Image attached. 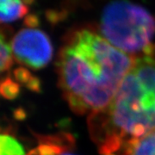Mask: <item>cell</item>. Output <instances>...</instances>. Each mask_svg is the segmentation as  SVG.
I'll list each match as a JSON object with an SVG mask.
<instances>
[{"label":"cell","mask_w":155,"mask_h":155,"mask_svg":"<svg viewBox=\"0 0 155 155\" xmlns=\"http://www.w3.org/2000/svg\"><path fill=\"white\" fill-rule=\"evenodd\" d=\"M0 92L4 98L7 100H14L21 93V87L17 81L8 77L1 81Z\"/></svg>","instance_id":"9"},{"label":"cell","mask_w":155,"mask_h":155,"mask_svg":"<svg viewBox=\"0 0 155 155\" xmlns=\"http://www.w3.org/2000/svg\"><path fill=\"white\" fill-rule=\"evenodd\" d=\"M14 56L12 53V48L9 41L6 40L5 35H1V63L0 70L1 72L10 70L14 63Z\"/></svg>","instance_id":"8"},{"label":"cell","mask_w":155,"mask_h":155,"mask_svg":"<svg viewBox=\"0 0 155 155\" xmlns=\"http://www.w3.org/2000/svg\"><path fill=\"white\" fill-rule=\"evenodd\" d=\"M25 87L33 92L40 93L41 91V82L39 78L33 76L32 78L28 81V83L25 85Z\"/></svg>","instance_id":"11"},{"label":"cell","mask_w":155,"mask_h":155,"mask_svg":"<svg viewBox=\"0 0 155 155\" xmlns=\"http://www.w3.org/2000/svg\"><path fill=\"white\" fill-rule=\"evenodd\" d=\"M61 155H72V154H70V153H62Z\"/></svg>","instance_id":"14"},{"label":"cell","mask_w":155,"mask_h":155,"mask_svg":"<svg viewBox=\"0 0 155 155\" xmlns=\"http://www.w3.org/2000/svg\"><path fill=\"white\" fill-rule=\"evenodd\" d=\"M0 155H25L19 141L9 134H1Z\"/></svg>","instance_id":"7"},{"label":"cell","mask_w":155,"mask_h":155,"mask_svg":"<svg viewBox=\"0 0 155 155\" xmlns=\"http://www.w3.org/2000/svg\"><path fill=\"white\" fill-rule=\"evenodd\" d=\"M14 116L17 120H22L26 117V112L23 110L22 109H17L14 111Z\"/></svg>","instance_id":"13"},{"label":"cell","mask_w":155,"mask_h":155,"mask_svg":"<svg viewBox=\"0 0 155 155\" xmlns=\"http://www.w3.org/2000/svg\"><path fill=\"white\" fill-rule=\"evenodd\" d=\"M134 57L116 48L89 29H78L64 39L58 60L59 86L78 115L104 110L114 98Z\"/></svg>","instance_id":"1"},{"label":"cell","mask_w":155,"mask_h":155,"mask_svg":"<svg viewBox=\"0 0 155 155\" xmlns=\"http://www.w3.org/2000/svg\"><path fill=\"white\" fill-rule=\"evenodd\" d=\"M16 61L34 70L45 67L53 58L54 48L48 35L36 28H22L11 41Z\"/></svg>","instance_id":"4"},{"label":"cell","mask_w":155,"mask_h":155,"mask_svg":"<svg viewBox=\"0 0 155 155\" xmlns=\"http://www.w3.org/2000/svg\"><path fill=\"white\" fill-rule=\"evenodd\" d=\"M88 120L100 155H124L129 143L155 131V46L134 57L110 104Z\"/></svg>","instance_id":"2"},{"label":"cell","mask_w":155,"mask_h":155,"mask_svg":"<svg viewBox=\"0 0 155 155\" xmlns=\"http://www.w3.org/2000/svg\"><path fill=\"white\" fill-rule=\"evenodd\" d=\"M24 23L28 26V28H35L36 26H38L39 20L38 18L36 17H35V16H28L25 19Z\"/></svg>","instance_id":"12"},{"label":"cell","mask_w":155,"mask_h":155,"mask_svg":"<svg viewBox=\"0 0 155 155\" xmlns=\"http://www.w3.org/2000/svg\"><path fill=\"white\" fill-rule=\"evenodd\" d=\"M28 6L22 0H1L0 19L2 23L11 22L27 15Z\"/></svg>","instance_id":"5"},{"label":"cell","mask_w":155,"mask_h":155,"mask_svg":"<svg viewBox=\"0 0 155 155\" xmlns=\"http://www.w3.org/2000/svg\"><path fill=\"white\" fill-rule=\"evenodd\" d=\"M13 74H14V78H15V80L17 81V83L22 84H24V86L28 83V81L34 76L27 68L23 67L16 68L14 70Z\"/></svg>","instance_id":"10"},{"label":"cell","mask_w":155,"mask_h":155,"mask_svg":"<svg viewBox=\"0 0 155 155\" xmlns=\"http://www.w3.org/2000/svg\"><path fill=\"white\" fill-rule=\"evenodd\" d=\"M124 155H155V131L129 143Z\"/></svg>","instance_id":"6"},{"label":"cell","mask_w":155,"mask_h":155,"mask_svg":"<svg viewBox=\"0 0 155 155\" xmlns=\"http://www.w3.org/2000/svg\"><path fill=\"white\" fill-rule=\"evenodd\" d=\"M100 31L104 38L122 52L143 54L155 36V17L127 0H114L104 9Z\"/></svg>","instance_id":"3"}]
</instances>
